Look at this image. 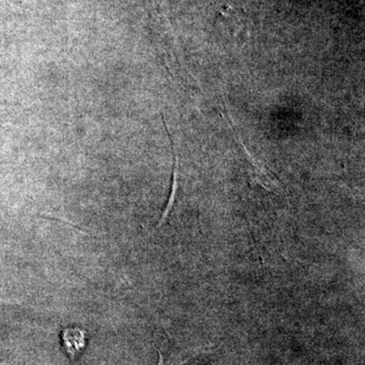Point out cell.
Listing matches in <instances>:
<instances>
[{
	"mask_svg": "<svg viewBox=\"0 0 365 365\" xmlns=\"http://www.w3.org/2000/svg\"><path fill=\"white\" fill-rule=\"evenodd\" d=\"M85 330L79 328H66L62 332V342L64 348L72 360L83 350L86 346Z\"/></svg>",
	"mask_w": 365,
	"mask_h": 365,
	"instance_id": "cell-1",
	"label": "cell"
}]
</instances>
